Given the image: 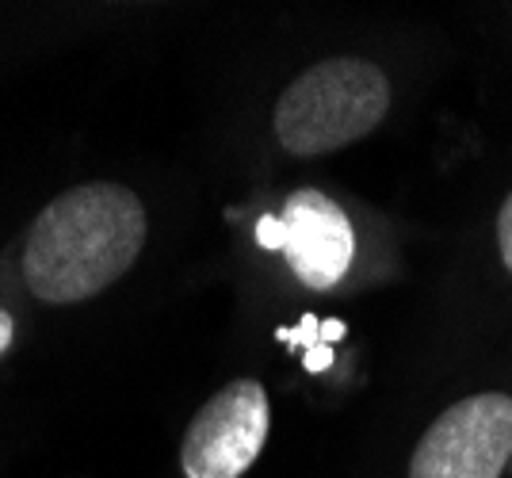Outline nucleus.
I'll return each mask as SVG.
<instances>
[{
	"mask_svg": "<svg viewBox=\"0 0 512 478\" xmlns=\"http://www.w3.org/2000/svg\"><path fill=\"white\" fill-rule=\"evenodd\" d=\"M146 207L123 184L96 180L50 199L23 241V283L50 306L96 299L146 245Z\"/></svg>",
	"mask_w": 512,
	"mask_h": 478,
	"instance_id": "f257e3e1",
	"label": "nucleus"
},
{
	"mask_svg": "<svg viewBox=\"0 0 512 478\" xmlns=\"http://www.w3.org/2000/svg\"><path fill=\"white\" fill-rule=\"evenodd\" d=\"M390 111V81L375 62L325 58L283 88L276 138L295 157L337 153L371 134Z\"/></svg>",
	"mask_w": 512,
	"mask_h": 478,
	"instance_id": "f03ea898",
	"label": "nucleus"
},
{
	"mask_svg": "<svg viewBox=\"0 0 512 478\" xmlns=\"http://www.w3.org/2000/svg\"><path fill=\"white\" fill-rule=\"evenodd\" d=\"M512 463V398L470 394L440 413L409 459V478H501Z\"/></svg>",
	"mask_w": 512,
	"mask_h": 478,
	"instance_id": "7ed1b4c3",
	"label": "nucleus"
},
{
	"mask_svg": "<svg viewBox=\"0 0 512 478\" xmlns=\"http://www.w3.org/2000/svg\"><path fill=\"white\" fill-rule=\"evenodd\" d=\"M272 425L268 391L256 379H234L214 391L184 429V478H241L264 452Z\"/></svg>",
	"mask_w": 512,
	"mask_h": 478,
	"instance_id": "20e7f679",
	"label": "nucleus"
},
{
	"mask_svg": "<svg viewBox=\"0 0 512 478\" xmlns=\"http://www.w3.org/2000/svg\"><path fill=\"white\" fill-rule=\"evenodd\" d=\"M283 257L295 280L310 291H333L356 257V230L341 207L314 188L291 192L283 211Z\"/></svg>",
	"mask_w": 512,
	"mask_h": 478,
	"instance_id": "39448f33",
	"label": "nucleus"
},
{
	"mask_svg": "<svg viewBox=\"0 0 512 478\" xmlns=\"http://www.w3.org/2000/svg\"><path fill=\"white\" fill-rule=\"evenodd\" d=\"M497 249H501V261L512 272V192L505 196L501 211H497Z\"/></svg>",
	"mask_w": 512,
	"mask_h": 478,
	"instance_id": "423d86ee",
	"label": "nucleus"
},
{
	"mask_svg": "<svg viewBox=\"0 0 512 478\" xmlns=\"http://www.w3.org/2000/svg\"><path fill=\"white\" fill-rule=\"evenodd\" d=\"M256 241H260V249H272V253L283 249V222H279V215H264L256 222Z\"/></svg>",
	"mask_w": 512,
	"mask_h": 478,
	"instance_id": "0eeeda50",
	"label": "nucleus"
},
{
	"mask_svg": "<svg viewBox=\"0 0 512 478\" xmlns=\"http://www.w3.org/2000/svg\"><path fill=\"white\" fill-rule=\"evenodd\" d=\"M302 364H306V371H325L329 364H333V348L321 345V341H314V345H310V352H306V360H302Z\"/></svg>",
	"mask_w": 512,
	"mask_h": 478,
	"instance_id": "6e6552de",
	"label": "nucleus"
},
{
	"mask_svg": "<svg viewBox=\"0 0 512 478\" xmlns=\"http://www.w3.org/2000/svg\"><path fill=\"white\" fill-rule=\"evenodd\" d=\"M12 341H16V318H12V314L0 306V356H8Z\"/></svg>",
	"mask_w": 512,
	"mask_h": 478,
	"instance_id": "1a4fd4ad",
	"label": "nucleus"
},
{
	"mask_svg": "<svg viewBox=\"0 0 512 478\" xmlns=\"http://www.w3.org/2000/svg\"><path fill=\"white\" fill-rule=\"evenodd\" d=\"M318 333H321V345H329V341H341V337H344V326L329 318V322H321V326H318Z\"/></svg>",
	"mask_w": 512,
	"mask_h": 478,
	"instance_id": "9d476101",
	"label": "nucleus"
}]
</instances>
